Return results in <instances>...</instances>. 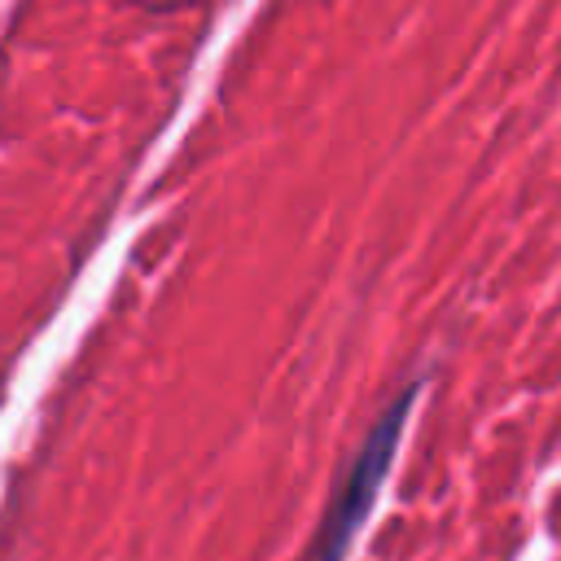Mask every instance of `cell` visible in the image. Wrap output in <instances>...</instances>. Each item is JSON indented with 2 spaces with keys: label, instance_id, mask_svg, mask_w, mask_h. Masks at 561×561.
I'll return each instance as SVG.
<instances>
[{
  "label": "cell",
  "instance_id": "6da1fadb",
  "mask_svg": "<svg viewBox=\"0 0 561 561\" xmlns=\"http://www.w3.org/2000/svg\"><path fill=\"white\" fill-rule=\"evenodd\" d=\"M412 399H416V381H408V390L373 425L364 451L355 456V465H351V473H346V482H342V491H337V500L324 517V530L311 548V561H342L346 543L355 539V530H359V522H364V513H368V504H373V495H377V486L390 469V456H394V443L403 434V416H408Z\"/></svg>",
  "mask_w": 561,
  "mask_h": 561
}]
</instances>
